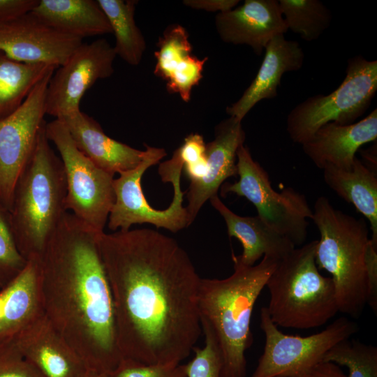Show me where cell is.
<instances>
[{"label": "cell", "instance_id": "obj_6", "mask_svg": "<svg viewBox=\"0 0 377 377\" xmlns=\"http://www.w3.org/2000/svg\"><path fill=\"white\" fill-rule=\"evenodd\" d=\"M316 244L314 240L295 247L278 260L267 281L270 297L266 308L276 326L309 330L339 312L333 281L323 276L316 263Z\"/></svg>", "mask_w": 377, "mask_h": 377}, {"label": "cell", "instance_id": "obj_4", "mask_svg": "<svg viewBox=\"0 0 377 377\" xmlns=\"http://www.w3.org/2000/svg\"><path fill=\"white\" fill-rule=\"evenodd\" d=\"M46 123L17 181L9 212L17 249L27 260L40 257L67 212L64 170L46 136Z\"/></svg>", "mask_w": 377, "mask_h": 377}, {"label": "cell", "instance_id": "obj_20", "mask_svg": "<svg viewBox=\"0 0 377 377\" xmlns=\"http://www.w3.org/2000/svg\"><path fill=\"white\" fill-rule=\"evenodd\" d=\"M77 149L102 170L112 174L137 167L145 156L140 150L108 136L101 125L80 110L61 118Z\"/></svg>", "mask_w": 377, "mask_h": 377}, {"label": "cell", "instance_id": "obj_2", "mask_svg": "<svg viewBox=\"0 0 377 377\" xmlns=\"http://www.w3.org/2000/svg\"><path fill=\"white\" fill-rule=\"evenodd\" d=\"M101 234L66 212L38 258L40 287L55 330L89 369L110 372L123 357Z\"/></svg>", "mask_w": 377, "mask_h": 377}, {"label": "cell", "instance_id": "obj_27", "mask_svg": "<svg viewBox=\"0 0 377 377\" xmlns=\"http://www.w3.org/2000/svg\"><path fill=\"white\" fill-rule=\"evenodd\" d=\"M115 37L117 56L131 66H138L145 53L146 42L135 21V0H97Z\"/></svg>", "mask_w": 377, "mask_h": 377}, {"label": "cell", "instance_id": "obj_35", "mask_svg": "<svg viewBox=\"0 0 377 377\" xmlns=\"http://www.w3.org/2000/svg\"><path fill=\"white\" fill-rule=\"evenodd\" d=\"M367 277V304L377 313V247L371 239L367 247L365 254Z\"/></svg>", "mask_w": 377, "mask_h": 377}, {"label": "cell", "instance_id": "obj_10", "mask_svg": "<svg viewBox=\"0 0 377 377\" xmlns=\"http://www.w3.org/2000/svg\"><path fill=\"white\" fill-rule=\"evenodd\" d=\"M45 133L63 164L66 211L96 232H103L114 201V175L98 168L77 149L60 119L46 123Z\"/></svg>", "mask_w": 377, "mask_h": 377}, {"label": "cell", "instance_id": "obj_31", "mask_svg": "<svg viewBox=\"0 0 377 377\" xmlns=\"http://www.w3.org/2000/svg\"><path fill=\"white\" fill-rule=\"evenodd\" d=\"M200 323L204 346L193 348V357L185 364L186 377H221L222 359L217 341L211 328L204 322Z\"/></svg>", "mask_w": 377, "mask_h": 377}, {"label": "cell", "instance_id": "obj_17", "mask_svg": "<svg viewBox=\"0 0 377 377\" xmlns=\"http://www.w3.org/2000/svg\"><path fill=\"white\" fill-rule=\"evenodd\" d=\"M12 341L43 377H84L91 369L45 315Z\"/></svg>", "mask_w": 377, "mask_h": 377}, {"label": "cell", "instance_id": "obj_13", "mask_svg": "<svg viewBox=\"0 0 377 377\" xmlns=\"http://www.w3.org/2000/svg\"><path fill=\"white\" fill-rule=\"evenodd\" d=\"M116 57L104 38L82 43L52 75L46 91V114L59 119L80 110L85 92L97 80L112 75Z\"/></svg>", "mask_w": 377, "mask_h": 377}, {"label": "cell", "instance_id": "obj_11", "mask_svg": "<svg viewBox=\"0 0 377 377\" xmlns=\"http://www.w3.org/2000/svg\"><path fill=\"white\" fill-rule=\"evenodd\" d=\"M277 327L266 306L263 307L260 328L265 343L251 377L306 376L323 362L330 348L359 330L358 325L346 317H340L325 330L307 337L288 335Z\"/></svg>", "mask_w": 377, "mask_h": 377}, {"label": "cell", "instance_id": "obj_1", "mask_svg": "<svg viewBox=\"0 0 377 377\" xmlns=\"http://www.w3.org/2000/svg\"><path fill=\"white\" fill-rule=\"evenodd\" d=\"M98 242L122 357L180 364L202 332L201 278L187 253L172 237L149 228L103 232Z\"/></svg>", "mask_w": 377, "mask_h": 377}, {"label": "cell", "instance_id": "obj_29", "mask_svg": "<svg viewBox=\"0 0 377 377\" xmlns=\"http://www.w3.org/2000/svg\"><path fill=\"white\" fill-rule=\"evenodd\" d=\"M323 362L348 369L346 377H377V347L355 339H346L330 348Z\"/></svg>", "mask_w": 377, "mask_h": 377}, {"label": "cell", "instance_id": "obj_18", "mask_svg": "<svg viewBox=\"0 0 377 377\" xmlns=\"http://www.w3.org/2000/svg\"><path fill=\"white\" fill-rule=\"evenodd\" d=\"M156 46L154 75L165 82L169 93L178 94L182 101L189 102L193 88L202 78L208 58L192 54L188 34L179 24L168 25Z\"/></svg>", "mask_w": 377, "mask_h": 377}, {"label": "cell", "instance_id": "obj_15", "mask_svg": "<svg viewBox=\"0 0 377 377\" xmlns=\"http://www.w3.org/2000/svg\"><path fill=\"white\" fill-rule=\"evenodd\" d=\"M245 139L242 121L234 117H229L216 126L214 140L205 145L207 172L191 182L186 191V208L191 223L205 202L217 195L223 182L237 176V151Z\"/></svg>", "mask_w": 377, "mask_h": 377}, {"label": "cell", "instance_id": "obj_26", "mask_svg": "<svg viewBox=\"0 0 377 377\" xmlns=\"http://www.w3.org/2000/svg\"><path fill=\"white\" fill-rule=\"evenodd\" d=\"M58 68L17 61L0 51V121L17 110L34 87Z\"/></svg>", "mask_w": 377, "mask_h": 377}, {"label": "cell", "instance_id": "obj_41", "mask_svg": "<svg viewBox=\"0 0 377 377\" xmlns=\"http://www.w3.org/2000/svg\"><path fill=\"white\" fill-rule=\"evenodd\" d=\"M289 377H306V376H289Z\"/></svg>", "mask_w": 377, "mask_h": 377}, {"label": "cell", "instance_id": "obj_33", "mask_svg": "<svg viewBox=\"0 0 377 377\" xmlns=\"http://www.w3.org/2000/svg\"><path fill=\"white\" fill-rule=\"evenodd\" d=\"M203 137L191 133L185 138L183 144L177 148L184 163L186 176L190 182L202 177L207 172V159Z\"/></svg>", "mask_w": 377, "mask_h": 377}, {"label": "cell", "instance_id": "obj_37", "mask_svg": "<svg viewBox=\"0 0 377 377\" xmlns=\"http://www.w3.org/2000/svg\"><path fill=\"white\" fill-rule=\"evenodd\" d=\"M239 2L238 0H184L182 3L193 9L219 13L234 8Z\"/></svg>", "mask_w": 377, "mask_h": 377}, {"label": "cell", "instance_id": "obj_14", "mask_svg": "<svg viewBox=\"0 0 377 377\" xmlns=\"http://www.w3.org/2000/svg\"><path fill=\"white\" fill-rule=\"evenodd\" d=\"M82 40L52 28L32 13L0 24V51L22 63L59 67Z\"/></svg>", "mask_w": 377, "mask_h": 377}, {"label": "cell", "instance_id": "obj_39", "mask_svg": "<svg viewBox=\"0 0 377 377\" xmlns=\"http://www.w3.org/2000/svg\"><path fill=\"white\" fill-rule=\"evenodd\" d=\"M84 377H111L110 372L89 369Z\"/></svg>", "mask_w": 377, "mask_h": 377}, {"label": "cell", "instance_id": "obj_8", "mask_svg": "<svg viewBox=\"0 0 377 377\" xmlns=\"http://www.w3.org/2000/svg\"><path fill=\"white\" fill-rule=\"evenodd\" d=\"M376 91L377 61L361 56L349 59L346 77L337 89L307 98L290 112L286 122L290 138L302 145L328 123H355L367 110Z\"/></svg>", "mask_w": 377, "mask_h": 377}, {"label": "cell", "instance_id": "obj_5", "mask_svg": "<svg viewBox=\"0 0 377 377\" xmlns=\"http://www.w3.org/2000/svg\"><path fill=\"white\" fill-rule=\"evenodd\" d=\"M311 220L320 233L316 265L332 275L339 311L358 318L367 304L365 254L369 228L364 219L335 209L325 196L317 198Z\"/></svg>", "mask_w": 377, "mask_h": 377}, {"label": "cell", "instance_id": "obj_32", "mask_svg": "<svg viewBox=\"0 0 377 377\" xmlns=\"http://www.w3.org/2000/svg\"><path fill=\"white\" fill-rule=\"evenodd\" d=\"M111 377H186L185 364H143L123 358L111 371Z\"/></svg>", "mask_w": 377, "mask_h": 377}, {"label": "cell", "instance_id": "obj_22", "mask_svg": "<svg viewBox=\"0 0 377 377\" xmlns=\"http://www.w3.org/2000/svg\"><path fill=\"white\" fill-rule=\"evenodd\" d=\"M0 346L44 316L38 258L28 260L24 269L0 291Z\"/></svg>", "mask_w": 377, "mask_h": 377}, {"label": "cell", "instance_id": "obj_25", "mask_svg": "<svg viewBox=\"0 0 377 377\" xmlns=\"http://www.w3.org/2000/svg\"><path fill=\"white\" fill-rule=\"evenodd\" d=\"M326 184L345 201L353 204L369 222L371 241L377 247V177L376 172L355 158L348 170L327 166Z\"/></svg>", "mask_w": 377, "mask_h": 377}, {"label": "cell", "instance_id": "obj_23", "mask_svg": "<svg viewBox=\"0 0 377 377\" xmlns=\"http://www.w3.org/2000/svg\"><path fill=\"white\" fill-rule=\"evenodd\" d=\"M209 201L224 219L228 236L241 242L243 251L237 257L242 264L253 266L263 256L279 260L295 248L289 239L272 228L258 215L242 216L235 214L218 195Z\"/></svg>", "mask_w": 377, "mask_h": 377}, {"label": "cell", "instance_id": "obj_38", "mask_svg": "<svg viewBox=\"0 0 377 377\" xmlns=\"http://www.w3.org/2000/svg\"><path fill=\"white\" fill-rule=\"evenodd\" d=\"M306 377H346L339 366L332 362H320L316 365Z\"/></svg>", "mask_w": 377, "mask_h": 377}, {"label": "cell", "instance_id": "obj_9", "mask_svg": "<svg viewBox=\"0 0 377 377\" xmlns=\"http://www.w3.org/2000/svg\"><path fill=\"white\" fill-rule=\"evenodd\" d=\"M237 168L238 180L223 184L221 193L246 198L267 225L295 246L302 245L308 235V220L313 216L305 195L291 187L274 191L267 172L253 160L244 144L237 151Z\"/></svg>", "mask_w": 377, "mask_h": 377}, {"label": "cell", "instance_id": "obj_7", "mask_svg": "<svg viewBox=\"0 0 377 377\" xmlns=\"http://www.w3.org/2000/svg\"><path fill=\"white\" fill-rule=\"evenodd\" d=\"M145 145L146 154L142 161L135 168L119 173L114 179V201L108 216V227L114 232L129 230L134 224L149 223L177 232L191 224L187 209L183 206L186 193L180 184L183 163L172 157L159 165L158 171L161 180L171 183L174 194L167 209H154L145 197L141 179L146 170L158 163L167 153L163 148Z\"/></svg>", "mask_w": 377, "mask_h": 377}, {"label": "cell", "instance_id": "obj_36", "mask_svg": "<svg viewBox=\"0 0 377 377\" xmlns=\"http://www.w3.org/2000/svg\"><path fill=\"white\" fill-rule=\"evenodd\" d=\"M39 0H0V24L31 13Z\"/></svg>", "mask_w": 377, "mask_h": 377}, {"label": "cell", "instance_id": "obj_19", "mask_svg": "<svg viewBox=\"0 0 377 377\" xmlns=\"http://www.w3.org/2000/svg\"><path fill=\"white\" fill-rule=\"evenodd\" d=\"M377 138V110L349 125L328 123L302 145L303 151L316 167L348 170L355 154L364 145Z\"/></svg>", "mask_w": 377, "mask_h": 377}, {"label": "cell", "instance_id": "obj_12", "mask_svg": "<svg viewBox=\"0 0 377 377\" xmlns=\"http://www.w3.org/2000/svg\"><path fill=\"white\" fill-rule=\"evenodd\" d=\"M55 71L34 87L17 110L0 121V205L8 212L17 181L30 161L46 123L47 87Z\"/></svg>", "mask_w": 377, "mask_h": 377}, {"label": "cell", "instance_id": "obj_3", "mask_svg": "<svg viewBox=\"0 0 377 377\" xmlns=\"http://www.w3.org/2000/svg\"><path fill=\"white\" fill-rule=\"evenodd\" d=\"M233 273L223 279H200L198 307L200 322L212 330L222 359L221 377H245L246 350L251 346V320L257 299L278 260L263 256L253 266L232 254Z\"/></svg>", "mask_w": 377, "mask_h": 377}, {"label": "cell", "instance_id": "obj_16", "mask_svg": "<svg viewBox=\"0 0 377 377\" xmlns=\"http://www.w3.org/2000/svg\"><path fill=\"white\" fill-rule=\"evenodd\" d=\"M215 27L223 42L249 45L257 55L274 36L288 31L276 0H246L239 6L218 13Z\"/></svg>", "mask_w": 377, "mask_h": 377}, {"label": "cell", "instance_id": "obj_40", "mask_svg": "<svg viewBox=\"0 0 377 377\" xmlns=\"http://www.w3.org/2000/svg\"><path fill=\"white\" fill-rule=\"evenodd\" d=\"M2 306H3V298L1 297V295L0 293V313L2 310Z\"/></svg>", "mask_w": 377, "mask_h": 377}, {"label": "cell", "instance_id": "obj_24", "mask_svg": "<svg viewBox=\"0 0 377 377\" xmlns=\"http://www.w3.org/2000/svg\"><path fill=\"white\" fill-rule=\"evenodd\" d=\"M31 13L52 28L82 39L112 34L97 1L39 0Z\"/></svg>", "mask_w": 377, "mask_h": 377}, {"label": "cell", "instance_id": "obj_34", "mask_svg": "<svg viewBox=\"0 0 377 377\" xmlns=\"http://www.w3.org/2000/svg\"><path fill=\"white\" fill-rule=\"evenodd\" d=\"M0 377H43L13 341L0 346Z\"/></svg>", "mask_w": 377, "mask_h": 377}, {"label": "cell", "instance_id": "obj_30", "mask_svg": "<svg viewBox=\"0 0 377 377\" xmlns=\"http://www.w3.org/2000/svg\"><path fill=\"white\" fill-rule=\"evenodd\" d=\"M27 262L17 249L9 212L0 205V288L10 283Z\"/></svg>", "mask_w": 377, "mask_h": 377}, {"label": "cell", "instance_id": "obj_28", "mask_svg": "<svg viewBox=\"0 0 377 377\" xmlns=\"http://www.w3.org/2000/svg\"><path fill=\"white\" fill-rule=\"evenodd\" d=\"M288 30L306 41L318 39L330 27L332 13L319 0H279Z\"/></svg>", "mask_w": 377, "mask_h": 377}, {"label": "cell", "instance_id": "obj_21", "mask_svg": "<svg viewBox=\"0 0 377 377\" xmlns=\"http://www.w3.org/2000/svg\"><path fill=\"white\" fill-rule=\"evenodd\" d=\"M304 59L297 42L287 40L284 34L274 36L265 48L264 59L255 78L239 100L227 107V113L242 121L259 101L275 98L283 75L300 69Z\"/></svg>", "mask_w": 377, "mask_h": 377}]
</instances>
